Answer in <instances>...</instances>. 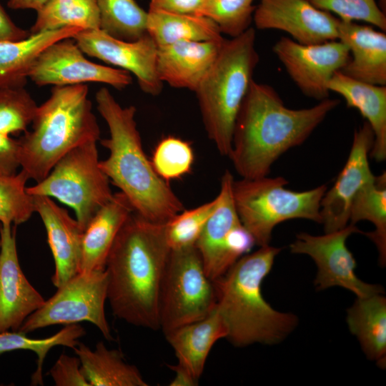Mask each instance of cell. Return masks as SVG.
<instances>
[{
  "instance_id": "1",
  "label": "cell",
  "mask_w": 386,
  "mask_h": 386,
  "mask_svg": "<svg viewBox=\"0 0 386 386\" xmlns=\"http://www.w3.org/2000/svg\"><path fill=\"white\" fill-rule=\"evenodd\" d=\"M325 99L304 109L287 107L271 86L254 79L237 116L229 155L244 179L267 176L285 152L302 144L339 104Z\"/></svg>"
},
{
  "instance_id": "2",
  "label": "cell",
  "mask_w": 386,
  "mask_h": 386,
  "mask_svg": "<svg viewBox=\"0 0 386 386\" xmlns=\"http://www.w3.org/2000/svg\"><path fill=\"white\" fill-rule=\"evenodd\" d=\"M170 253L164 224L133 212L106 262L107 300L114 316L134 326L159 329L160 289Z\"/></svg>"
},
{
  "instance_id": "3",
  "label": "cell",
  "mask_w": 386,
  "mask_h": 386,
  "mask_svg": "<svg viewBox=\"0 0 386 386\" xmlns=\"http://www.w3.org/2000/svg\"><path fill=\"white\" fill-rule=\"evenodd\" d=\"M95 99L109 131L108 138L100 139L109 152L107 159L100 160L101 169L126 196L135 213L152 222L165 224L184 207L144 152L135 107H122L105 87L96 93Z\"/></svg>"
},
{
  "instance_id": "4",
  "label": "cell",
  "mask_w": 386,
  "mask_h": 386,
  "mask_svg": "<svg viewBox=\"0 0 386 386\" xmlns=\"http://www.w3.org/2000/svg\"><path fill=\"white\" fill-rule=\"evenodd\" d=\"M280 251L269 244L259 247L213 281L216 309L226 327V338L234 346L279 343L297 325L295 315L274 310L262 294V283Z\"/></svg>"
},
{
  "instance_id": "5",
  "label": "cell",
  "mask_w": 386,
  "mask_h": 386,
  "mask_svg": "<svg viewBox=\"0 0 386 386\" xmlns=\"http://www.w3.org/2000/svg\"><path fill=\"white\" fill-rule=\"evenodd\" d=\"M86 84L54 86L38 106L32 129L19 139L21 170L40 182L72 149L100 140V129L92 112Z\"/></svg>"
},
{
  "instance_id": "6",
  "label": "cell",
  "mask_w": 386,
  "mask_h": 386,
  "mask_svg": "<svg viewBox=\"0 0 386 386\" xmlns=\"http://www.w3.org/2000/svg\"><path fill=\"white\" fill-rule=\"evenodd\" d=\"M255 40L252 26L237 36L225 39L194 91L207 134L222 156L230 154L235 120L259 60Z\"/></svg>"
},
{
  "instance_id": "7",
  "label": "cell",
  "mask_w": 386,
  "mask_h": 386,
  "mask_svg": "<svg viewBox=\"0 0 386 386\" xmlns=\"http://www.w3.org/2000/svg\"><path fill=\"white\" fill-rule=\"evenodd\" d=\"M287 184L282 177L268 176L232 182L239 220L259 247L269 244L274 228L284 221L305 219L322 224L320 202L327 185L296 192L285 188Z\"/></svg>"
},
{
  "instance_id": "8",
  "label": "cell",
  "mask_w": 386,
  "mask_h": 386,
  "mask_svg": "<svg viewBox=\"0 0 386 386\" xmlns=\"http://www.w3.org/2000/svg\"><path fill=\"white\" fill-rule=\"evenodd\" d=\"M96 142H88L72 149L46 177L26 187L31 196L55 198L72 208L83 231L114 194L109 178L99 167Z\"/></svg>"
},
{
  "instance_id": "9",
  "label": "cell",
  "mask_w": 386,
  "mask_h": 386,
  "mask_svg": "<svg viewBox=\"0 0 386 386\" xmlns=\"http://www.w3.org/2000/svg\"><path fill=\"white\" fill-rule=\"evenodd\" d=\"M215 306L213 281L196 247L171 249L160 289L159 329L165 334L203 319Z\"/></svg>"
},
{
  "instance_id": "10",
  "label": "cell",
  "mask_w": 386,
  "mask_h": 386,
  "mask_svg": "<svg viewBox=\"0 0 386 386\" xmlns=\"http://www.w3.org/2000/svg\"><path fill=\"white\" fill-rule=\"evenodd\" d=\"M106 270L79 272L58 287L56 292L24 322L19 331L26 334L55 325L89 322L112 340L104 305L107 300Z\"/></svg>"
},
{
  "instance_id": "11",
  "label": "cell",
  "mask_w": 386,
  "mask_h": 386,
  "mask_svg": "<svg viewBox=\"0 0 386 386\" xmlns=\"http://www.w3.org/2000/svg\"><path fill=\"white\" fill-rule=\"evenodd\" d=\"M234 179L229 170L222 174L218 204L195 244L205 273L212 281L225 274L255 244L235 209L232 193Z\"/></svg>"
},
{
  "instance_id": "12",
  "label": "cell",
  "mask_w": 386,
  "mask_h": 386,
  "mask_svg": "<svg viewBox=\"0 0 386 386\" xmlns=\"http://www.w3.org/2000/svg\"><path fill=\"white\" fill-rule=\"evenodd\" d=\"M360 232H362L352 224L323 235L301 232L290 244V251L309 255L315 261L317 267L315 286L318 290L341 287L357 297L383 293L381 286L365 282L355 273L357 263L346 241L352 234Z\"/></svg>"
},
{
  "instance_id": "13",
  "label": "cell",
  "mask_w": 386,
  "mask_h": 386,
  "mask_svg": "<svg viewBox=\"0 0 386 386\" xmlns=\"http://www.w3.org/2000/svg\"><path fill=\"white\" fill-rule=\"evenodd\" d=\"M272 50L302 94L318 101L329 98L330 79L350 56L347 46L338 39L302 44L282 36Z\"/></svg>"
},
{
  "instance_id": "14",
  "label": "cell",
  "mask_w": 386,
  "mask_h": 386,
  "mask_svg": "<svg viewBox=\"0 0 386 386\" xmlns=\"http://www.w3.org/2000/svg\"><path fill=\"white\" fill-rule=\"evenodd\" d=\"M28 78L39 86L96 82L123 89L132 83L130 73L87 59L72 38L57 41L45 49L31 66Z\"/></svg>"
},
{
  "instance_id": "15",
  "label": "cell",
  "mask_w": 386,
  "mask_h": 386,
  "mask_svg": "<svg viewBox=\"0 0 386 386\" xmlns=\"http://www.w3.org/2000/svg\"><path fill=\"white\" fill-rule=\"evenodd\" d=\"M72 39L84 54L134 74L144 93L157 96L162 92L163 83L157 71L158 46L147 33L129 41L91 29L82 30Z\"/></svg>"
},
{
  "instance_id": "16",
  "label": "cell",
  "mask_w": 386,
  "mask_h": 386,
  "mask_svg": "<svg viewBox=\"0 0 386 386\" xmlns=\"http://www.w3.org/2000/svg\"><path fill=\"white\" fill-rule=\"evenodd\" d=\"M373 142L374 134L367 122L355 129L347 162L320 202L325 232L340 229L349 224L350 207L355 196L375 181L368 159Z\"/></svg>"
},
{
  "instance_id": "17",
  "label": "cell",
  "mask_w": 386,
  "mask_h": 386,
  "mask_svg": "<svg viewBox=\"0 0 386 386\" xmlns=\"http://www.w3.org/2000/svg\"><path fill=\"white\" fill-rule=\"evenodd\" d=\"M252 21L257 29L282 31L302 44L338 39L339 19L310 0H259Z\"/></svg>"
},
{
  "instance_id": "18",
  "label": "cell",
  "mask_w": 386,
  "mask_h": 386,
  "mask_svg": "<svg viewBox=\"0 0 386 386\" xmlns=\"http://www.w3.org/2000/svg\"><path fill=\"white\" fill-rule=\"evenodd\" d=\"M0 331H18L45 300L29 283L20 266L16 226L0 223Z\"/></svg>"
},
{
  "instance_id": "19",
  "label": "cell",
  "mask_w": 386,
  "mask_h": 386,
  "mask_svg": "<svg viewBox=\"0 0 386 386\" xmlns=\"http://www.w3.org/2000/svg\"><path fill=\"white\" fill-rule=\"evenodd\" d=\"M35 212L45 227L55 271L53 284L59 287L79 272L83 230L76 219L45 196H33Z\"/></svg>"
},
{
  "instance_id": "20",
  "label": "cell",
  "mask_w": 386,
  "mask_h": 386,
  "mask_svg": "<svg viewBox=\"0 0 386 386\" xmlns=\"http://www.w3.org/2000/svg\"><path fill=\"white\" fill-rule=\"evenodd\" d=\"M224 40L180 41L158 46L159 79L172 87L194 92L216 61Z\"/></svg>"
},
{
  "instance_id": "21",
  "label": "cell",
  "mask_w": 386,
  "mask_h": 386,
  "mask_svg": "<svg viewBox=\"0 0 386 386\" xmlns=\"http://www.w3.org/2000/svg\"><path fill=\"white\" fill-rule=\"evenodd\" d=\"M337 39L347 46L350 54L342 73L362 82L386 86L385 31L339 19Z\"/></svg>"
},
{
  "instance_id": "22",
  "label": "cell",
  "mask_w": 386,
  "mask_h": 386,
  "mask_svg": "<svg viewBox=\"0 0 386 386\" xmlns=\"http://www.w3.org/2000/svg\"><path fill=\"white\" fill-rule=\"evenodd\" d=\"M133 212L129 200L121 192L114 193L96 212L83 231L79 272L105 269L115 239Z\"/></svg>"
},
{
  "instance_id": "23",
  "label": "cell",
  "mask_w": 386,
  "mask_h": 386,
  "mask_svg": "<svg viewBox=\"0 0 386 386\" xmlns=\"http://www.w3.org/2000/svg\"><path fill=\"white\" fill-rule=\"evenodd\" d=\"M350 108L357 109L367 119L373 134L370 156L377 162L386 159V86L375 85L352 79L337 71L328 84Z\"/></svg>"
},
{
  "instance_id": "24",
  "label": "cell",
  "mask_w": 386,
  "mask_h": 386,
  "mask_svg": "<svg viewBox=\"0 0 386 386\" xmlns=\"http://www.w3.org/2000/svg\"><path fill=\"white\" fill-rule=\"evenodd\" d=\"M178 362L185 365L198 379L215 342L227 337V330L216 306L207 317L164 334Z\"/></svg>"
},
{
  "instance_id": "25",
  "label": "cell",
  "mask_w": 386,
  "mask_h": 386,
  "mask_svg": "<svg viewBox=\"0 0 386 386\" xmlns=\"http://www.w3.org/2000/svg\"><path fill=\"white\" fill-rule=\"evenodd\" d=\"M82 30L66 27L31 34L19 41H0V86L24 87L31 66L45 49Z\"/></svg>"
},
{
  "instance_id": "26",
  "label": "cell",
  "mask_w": 386,
  "mask_h": 386,
  "mask_svg": "<svg viewBox=\"0 0 386 386\" xmlns=\"http://www.w3.org/2000/svg\"><path fill=\"white\" fill-rule=\"evenodd\" d=\"M347 322L367 357L386 366V299L382 293L357 297L347 310Z\"/></svg>"
},
{
  "instance_id": "27",
  "label": "cell",
  "mask_w": 386,
  "mask_h": 386,
  "mask_svg": "<svg viewBox=\"0 0 386 386\" xmlns=\"http://www.w3.org/2000/svg\"><path fill=\"white\" fill-rule=\"evenodd\" d=\"M73 350L90 386L148 385L137 367L128 364L120 351L108 349L102 341L94 350L79 342Z\"/></svg>"
},
{
  "instance_id": "28",
  "label": "cell",
  "mask_w": 386,
  "mask_h": 386,
  "mask_svg": "<svg viewBox=\"0 0 386 386\" xmlns=\"http://www.w3.org/2000/svg\"><path fill=\"white\" fill-rule=\"evenodd\" d=\"M147 32L157 46L180 41H206L224 39L217 25L207 17L162 10L148 9Z\"/></svg>"
},
{
  "instance_id": "29",
  "label": "cell",
  "mask_w": 386,
  "mask_h": 386,
  "mask_svg": "<svg viewBox=\"0 0 386 386\" xmlns=\"http://www.w3.org/2000/svg\"><path fill=\"white\" fill-rule=\"evenodd\" d=\"M31 34L78 27L100 29L99 9L95 0H47L37 11Z\"/></svg>"
},
{
  "instance_id": "30",
  "label": "cell",
  "mask_w": 386,
  "mask_h": 386,
  "mask_svg": "<svg viewBox=\"0 0 386 386\" xmlns=\"http://www.w3.org/2000/svg\"><path fill=\"white\" fill-rule=\"evenodd\" d=\"M385 172L376 177L375 181L365 186L355 196L350 212V224H355L367 220L375 226L371 232H366L377 247L379 262L386 263V186Z\"/></svg>"
},
{
  "instance_id": "31",
  "label": "cell",
  "mask_w": 386,
  "mask_h": 386,
  "mask_svg": "<svg viewBox=\"0 0 386 386\" xmlns=\"http://www.w3.org/2000/svg\"><path fill=\"white\" fill-rule=\"evenodd\" d=\"M85 335L84 329L77 324L67 325L56 334L41 339L29 337L21 331H0V354L14 350H30L37 357V368L33 374V384L43 382L42 368L44 359L55 346L74 348L78 340Z\"/></svg>"
},
{
  "instance_id": "32",
  "label": "cell",
  "mask_w": 386,
  "mask_h": 386,
  "mask_svg": "<svg viewBox=\"0 0 386 386\" xmlns=\"http://www.w3.org/2000/svg\"><path fill=\"white\" fill-rule=\"evenodd\" d=\"M100 29L110 36L132 41L147 32V11L136 0H95Z\"/></svg>"
},
{
  "instance_id": "33",
  "label": "cell",
  "mask_w": 386,
  "mask_h": 386,
  "mask_svg": "<svg viewBox=\"0 0 386 386\" xmlns=\"http://www.w3.org/2000/svg\"><path fill=\"white\" fill-rule=\"evenodd\" d=\"M254 0H203L196 14L207 17L231 38L247 30L253 21Z\"/></svg>"
},
{
  "instance_id": "34",
  "label": "cell",
  "mask_w": 386,
  "mask_h": 386,
  "mask_svg": "<svg viewBox=\"0 0 386 386\" xmlns=\"http://www.w3.org/2000/svg\"><path fill=\"white\" fill-rule=\"evenodd\" d=\"M219 202L212 200L189 209H183L164 224L166 239L171 249L195 246L207 220Z\"/></svg>"
},
{
  "instance_id": "35",
  "label": "cell",
  "mask_w": 386,
  "mask_h": 386,
  "mask_svg": "<svg viewBox=\"0 0 386 386\" xmlns=\"http://www.w3.org/2000/svg\"><path fill=\"white\" fill-rule=\"evenodd\" d=\"M28 179L22 170L11 175L0 174V223L16 226L35 212L34 197L26 192Z\"/></svg>"
},
{
  "instance_id": "36",
  "label": "cell",
  "mask_w": 386,
  "mask_h": 386,
  "mask_svg": "<svg viewBox=\"0 0 386 386\" xmlns=\"http://www.w3.org/2000/svg\"><path fill=\"white\" fill-rule=\"evenodd\" d=\"M37 107L24 87L0 86V133L10 136L26 132Z\"/></svg>"
},
{
  "instance_id": "37",
  "label": "cell",
  "mask_w": 386,
  "mask_h": 386,
  "mask_svg": "<svg viewBox=\"0 0 386 386\" xmlns=\"http://www.w3.org/2000/svg\"><path fill=\"white\" fill-rule=\"evenodd\" d=\"M150 159L157 174L169 182L190 172L194 154L188 142L168 136L158 142Z\"/></svg>"
},
{
  "instance_id": "38",
  "label": "cell",
  "mask_w": 386,
  "mask_h": 386,
  "mask_svg": "<svg viewBox=\"0 0 386 386\" xmlns=\"http://www.w3.org/2000/svg\"><path fill=\"white\" fill-rule=\"evenodd\" d=\"M320 9L335 14L342 21H362L386 31V15L376 0H310Z\"/></svg>"
},
{
  "instance_id": "39",
  "label": "cell",
  "mask_w": 386,
  "mask_h": 386,
  "mask_svg": "<svg viewBox=\"0 0 386 386\" xmlns=\"http://www.w3.org/2000/svg\"><path fill=\"white\" fill-rule=\"evenodd\" d=\"M49 374L56 386H90L81 370L78 357L61 355Z\"/></svg>"
},
{
  "instance_id": "40",
  "label": "cell",
  "mask_w": 386,
  "mask_h": 386,
  "mask_svg": "<svg viewBox=\"0 0 386 386\" xmlns=\"http://www.w3.org/2000/svg\"><path fill=\"white\" fill-rule=\"evenodd\" d=\"M19 142L0 133V174L11 175L20 167Z\"/></svg>"
},
{
  "instance_id": "41",
  "label": "cell",
  "mask_w": 386,
  "mask_h": 386,
  "mask_svg": "<svg viewBox=\"0 0 386 386\" xmlns=\"http://www.w3.org/2000/svg\"><path fill=\"white\" fill-rule=\"evenodd\" d=\"M203 0H150L149 9L179 14H196Z\"/></svg>"
},
{
  "instance_id": "42",
  "label": "cell",
  "mask_w": 386,
  "mask_h": 386,
  "mask_svg": "<svg viewBox=\"0 0 386 386\" xmlns=\"http://www.w3.org/2000/svg\"><path fill=\"white\" fill-rule=\"evenodd\" d=\"M30 34L29 31L20 28L13 22L0 4V41H19Z\"/></svg>"
},
{
  "instance_id": "43",
  "label": "cell",
  "mask_w": 386,
  "mask_h": 386,
  "mask_svg": "<svg viewBox=\"0 0 386 386\" xmlns=\"http://www.w3.org/2000/svg\"><path fill=\"white\" fill-rule=\"evenodd\" d=\"M174 372V377L170 382V386H196L199 379L183 364L177 362L176 365L168 366Z\"/></svg>"
},
{
  "instance_id": "44",
  "label": "cell",
  "mask_w": 386,
  "mask_h": 386,
  "mask_svg": "<svg viewBox=\"0 0 386 386\" xmlns=\"http://www.w3.org/2000/svg\"><path fill=\"white\" fill-rule=\"evenodd\" d=\"M47 0H9L7 6L11 9L39 10Z\"/></svg>"
},
{
  "instance_id": "45",
  "label": "cell",
  "mask_w": 386,
  "mask_h": 386,
  "mask_svg": "<svg viewBox=\"0 0 386 386\" xmlns=\"http://www.w3.org/2000/svg\"><path fill=\"white\" fill-rule=\"evenodd\" d=\"M0 245H1V242H0Z\"/></svg>"
}]
</instances>
